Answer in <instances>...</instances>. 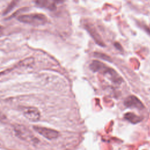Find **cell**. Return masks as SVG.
Segmentation results:
<instances>
[{
    "mask_svg": "<svg viewBox=\"0 0 150 150\" xmlns=\"http://www.w3.org/2000/svg\"><path fill=\"white\" fill-rule=\"evenodd\" d=\"M124 104L125 106L129 108H134L138 110H142L144 108V105L142 102L134 96H130L126 98Z\"/></svg>",
    "mask_w": 150,
    "mask_h": 150,
    "instance_id": "cell-5",
    "label": "cell"
},
{
    "mask_svg": "<svg viewBox=\"0 0 150 150\" xmlns=\"http://www.w3.org/2000/svg\"><path fill=\"white\" fill-rule=\"evenodd\" d=\"M2 30H3L2 27L0 26V35H1V33H2Z\"/></svg>",
    "mask_w": 150,
    "mask_h": 150,
    "instance_id": "cell-13",
    "label": "cell"
},
{
    "mask_svg": "<svg viewBox=\"0 0 150 150\" xmlns=\"http://www.w3.org/2000/svg\"><path fill=\"white\" fill-rule=\"evenodd\" d=\"M33 128L35 131L48 139H53L59 136V132L56 130L51 128L36 125L33 126Z\"/></svg>",
    "mask_w": 150,
    "mask_h": 150,
    "instance_id": "cell-4",
    "label": "cell"
},
{
    "mask_svg": "<svg viewBox=\"0 0 150 150\" xmlns=\"http://www.w3.org/2000/svg\"><path fill=\"white\" fill-rule=\"evenodd\" d=\"M33 62H34V59L32 57H30L29 58H26L23 60H22L21 62H20L19 63V65L22 67L29 66L31 65L33 63Z\"/></svg>",
    "mask_w": 150,
    "mask_h": 150,
    "instance_id": "cell-9",
    "label": "cell"
},
{
    "mask_svg": "<svg viewBox=\"0 0 150 150\" xmlns=\"http://www.w3.org/2000/svg\"><path fill=\"white\" fill-rule=\"evenodd\" d=\"M35 2L37 6L40 8H46L50 11H53L56 8V3L59 2L54 1L41 0V1H36Z\"/></svg>",
    "mask_w": 150,
    "mask_h": 150,
    "instance_id": "cell-6",
    "label": "cell"
},
{
    "mask_svg": "<svg viewBox=\"0 0 150 150\" xmlns=\"http://www.w3.org/2000/svg\"><path fill=\"white\" fill-rule=\"evenodd\" d=\"M22 112L24 117L29 121L32 122H36L40 118V113L39 110L33 107H23Z\"/></svg>",
    "mask_w": 150,
    "mask_h": 150,
    "instance_id": "cell-3",
    "label": "cell"
},
{
    "mask_svg": "<svg viewBox=\"0 0 150 150\" xmlns=\"http://www.w3.org/2000/svg\"><path fill=\"white\" fill-rule=\"evenodd\" d=\"M86 28L88 30V32L90 33L93 38L94 39V40L96 42V43L102 46H104L105 44L103 43V40H101L100 35L97 33V31L95 30L94 28L92 25H88V24H86Z\"/></svg>",
    "mask_w": 150,
    "mask_h": 150,
    "instance_id": "cell-7",
    "label": "cell"
},
{
    "mask_svg": "<svg viewBox=\"0 0 150 150\" xmlns=\"http://www.w3.org/2000/svg\"><path fill=\"white\" fill-rule=\"evenodd\" d=\"M13 128L15 134L19 138L32 144H36L38 142V139L25 125L21 124H15L13 125Z\"/></svg>",
    "mask_w": 150,
    "mask_h": 150,
    "instance_id": "cell-2",
    "label": "cell"
},
{
    "mask_svg": "<svg viewBox=\"0 0 150 150\" xmlns=\"http://www.w3.org/2000/svg\"><path fill=\"white\" fill-rule=\"evenodd\" d=\"M18 20L33 26H39L45 25L47 21V18L43 13H35L20 15L18 17Z\"/></svg>",
    "mask_w": 150,
    "mask_h": 150,
    "instance_id": "cell-1",
    "label": "cell"
},
{
    "mask_svg": "<svg viewBox=\"0 0 150 150\" xmlns=\"http://www.w3.org/2000/svg\"><path fill=\"white\" fill-rule=\"evenodd\" d=\"M124 118L130 122L132 124H137L141 121H142V118L141 117H139L137 115H136L134 113L129 112L124 114Z\"/></svg>",
    "mask_w": 150,
    "mask_h": 150,
    "instance_id": "cell-8",
    "label": "cell"
},
{
    "mask_svg": "<svg viewBox=\"0 0 150 150\" xmlns=\"http://www.w3.org/2000/svg\"><path fill=\"white\" fill-rule=\"evenodd\" d=\"M5 118V115L3 113H2L1 112H0V121L3 120H4Z\"/></svg>",
    "mask_w": 150,
    "mask_h": 150,
    "instance_id": "cell-11",
    "label": "cell"
},
{
    "mask_svg": "<svg viewBox=\"0 0 150 150\" xmlns=\"http://www.w3.org/2000/svg\"><path fill=\"white\" fill-rule=\"evenodd\" d=\"M94 55L96 56V57L101 58V59H103V60H107V61H108V62H111V59L110 58V57L108 56H107V55L105 54L96 52V53H94Z\"/></svg>",
    "mask_w": 150,
    "mask_h": 150,
    "instance_id": "cell-10",
    "label": "cell"
},
{
    "mask_svg": "<svg viewBox=\"0 0 150 150\" xmlns=\"http://www.w3.org/2000/svg\"><path fill=\"white\" fill-rule=\"evenodd\" d=\"M114 45H115V46L118 49H121L122 50V47H121V45L119 44V43H114Z\"/></svg>",
    "mask_w": 150,
    "mask_h": 150,
    "instance_id": "cell-12",
    "label": "cell"
}]
</instances>
